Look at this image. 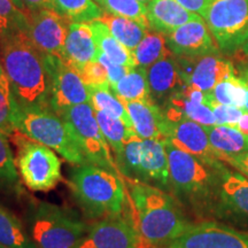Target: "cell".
I'll use <instances>...</instances> for the list:
<instances>
[{"instance_id":"6da1fadb","label":"cell","mask_w":248,"mask_h":248,"mask_svg":"<svg viewBox=\"0 0 248 248\" xmlns=\"http://www.w3.org/2000/svg\"><path fill=\"white\" fill-rule=\"evenodd\" d=\"M169 162L170 194L188 215L216 221L222 175L228 164H209L164 140Z\"/></svg>"},{"instance_id":"7a4b0ae2","label":"cell","mask_w":248,"mask_h":248,"mask_svg":"<svg viewBox=\"0 0 248 248\" xmlns=\"http://www.w3.org/2000/svg\"><path fill=\"white\" fill-rule=\"evenodd\" d=\"M0 55L17 106L51 108V79L44 55L23 31H15L0 42ZM52 109V108H51Z\"/></svg>"},{"instance_id":"3957f363","label":"cell","mask_w":248,"mask_h":248,"mask_svg":"<svg viewBox=\"0 0 248 248\" xmlns=\"http://www.w3.org/2000/svg\"><path fill=\"white\" fill-rule=\"evenodd\" d=\"M142 239L152 248H166L193 224L172 194L146 183L124 178Z\"/></svg>"},{"instance_id":"277c9868","label":"cell","mask_w":248,"mask_h":248,"mask_svg":"<svg viewBox=\"0 0 248 248\" xmlns=\"http://www.w3.org/2000/svg\"><path fill=\"white\" fill-rule=\"evenodd\" d=\"M69 186L76 202L90 221L123 213L131 206L122 176L92 163L74 167L69 175Z\"/></svg>"},{"instance_id":"5b68a950","label":"cell","mask_w":248,"mask_h":248,"mask_svg":"<svg viewBox=\"0 0 248 248\" xmlns=\"http://www.w3.org/2000/svg\"><path fill=\"white\" fill-rule=\"evenodd\" d=\"M23 224L37 248H76L89 225L73 210L30 199Z\"/></svg>"},{"instance_id":"8992f818","label":"cell","mask_w":248,"mask_h":248,"mask_svg":"<svg viewBox=\"0 0 248 248\" xmlns=\"http://www.w3.org/2000/svg\"><path fill=\"white\" fill-rule=\"evenodd\" d=\"M115 161L123 178L170 192L169 162L164 140L142 139L135 133L115 155Z\"/></svg>"},{"instance_id":"52a82bcc","label":"cell","mask_w":248,"mask_h":248,"mask_svg":"<svg viewBox=\"0 0 248 248\" xmlns=\"http://www.w3.org/2000/svg\"><path fill=\"white\" fill-rule=\"evenodd\" d=\"M15 123L17 130L57 152L74 166L86 162L69 126L51 108L32 109L17 106Z\"/></svg>"},{"instance_id":"ba28073f","label":"cell","mask_w":248,"mask_h":248,"mask_svg":"<svg viewBox=\"0 0 248 248\" xmlns=\"http://www.w3.org/2000/svg\"><path fill=\"white\" fill-rule=\"evenodd\" d=\"M16 148V167L21 181L32 192L51 191L61 181V161L53 150L33 140L20 130L9 136Z\"/></svg>"},{"instance_id":"9c48e42d","label":"cell","mask_w":248,"mask_h":248,"mask_svg":"<svg viewBox=\"0 0 248 248\" xmlns=\"http://www.w3.org/2000/svg\"><path fill=\"white\" fill-rule=\"evenodd\" d=\"M73 132L86 162L121 175L111 148L99 126L90 102L66 108L59 114ZM122 176V175H121Z\"/></svg>"},{"instance_id":"30bf717a","label":"cell","mask_w":248,"mask_h":248,"mask_svg":"<svg viewBox=\"0 0 248 248\" xmlns=\"http://www.w3.org/2000/svg\"><path fill=\"white\" fill-rule=\"evenodd\" d=\"M204 21L219 51L234 53L248 40V0H213Z\"/></svg>"},{"instance_id":"8fae6325","label":"cell","mask_w":248,"mask_h":248,"mask_svg":"<svg viewBox=\"0 0 248 248\" xmlns=\"http://www.w3.org/2000/svg\"><path fill=\"white\" fill-rule=\"evenodd\" d=\"M76 248H152L142 239L136 224L132 202L123 213L93 222Z\"/></svg>"},{"instance_id":"7c38bea8","label":"cell","mask_w":248,"mask_h":248,"mask_svg":"<svg viewBox=\"0 0 248 248\" xmlns=\"http://www.w3.org/2000/svg\"><path fill=\"white\" fill-rule=\"evenodd\" d=\"M26 35L43 55H53L63 60L64 44L70 24L69 18L55 9L27 11Z\"/></svg>"},{"instance_id":"4fadbf2b","label":"cell","mask_w":248,"mask_h":248,"mask_svg":"<svg viewBox=\"0 0 248 248\" xmlns=\"http://www.w3.org/2000/svg\"><path fill=\"white\" fill-rule=\"evenodd\" d=\"M44 62L51 79V108L55 113L90 102L88 86L75 68L53 55H44Z\"/></svg>"},{"instance_id":"5bb4252c","label":"cell","mask_w":248,"mask_h":248,"mask_svg":"<svg viewBox=\"0 0 248 248\" xmlns=\"http://www.w3.org/2000/svg\"><path fill=\"white\" fill-rule=\"evenodd\" d=\"M166 248H248V232L218 221H199Z\"/></svg>"},{"instance_id":"9a60e30c","label":"cell","mask_w":248,"mask_h":248,"mask_svg":"<svg viewBox=\"0 0 248 248\" xmlns=\"http://www.w3.org/2000/svg\"><path fill=\"white\" fill-rule=\"evenodd\" d=\"M162 135L163 140L170 142L186 153L194 155L203 162L209 164L223 162L210 145L206 128L199 123L185 117L176 120H168L164 117Z\"/></svg>"},{"instance_id":"2e32d148","label":"cell","mask_w":248,"mask_h":248,"mask_svg":"<svg viewBox=\"0 0 248 248\" xmlns=\"http://www.w3.org/2000/svg\"><path fill=\"white\" fill-rule=\"evenodd\" d=\"M176 59L185 84L206 93L212 91L217 83L235 74L233 63L219 53Z\"/></svg>"},{"instance_id":"e0dca14e","label":"cell","mask_w":248,"mask_h":248,"mask_svg":"<svg viewBox=\"0 0 248 248\" xmlns=\"http://www.w3.org/2000/svg\"><path fill=\"white\" fill-rule=\"evenodd\" d=\"M167 46L176 57L198 58L221 53L202 17L183 24L166 36Z\"/></svg>"},{"instance_id":"ac0fdd59","label":"cell","mask_w":248,"mask_h":248,"mask_svg":"<svg viewBox=\"0 0 248 248\" xmlns=\"http://www.w3.org/2000/svg\"><path fill=\"white\" fill-rule=\"evenodd\" d=\"M216 221L248 225V178L228 167L222 175Z\"/></svg>"},{"instance_id":"d6986e66","label":"cell","mask_w":248,"mask_h":248,"mask_svg":"<svg viewBox=\"0 0 248 248\" xmlns=\"http://www.w3.org/2000/svg\"><path fill=\"white\" fill-rule=\"evenodd\" d=\"M152 101L162 108L175 93L186 85L177 59L170 53L146 69Z\"/></svg>"},{"instance_id":"ffe728a7","label":"cell","mask_w":248,"mask_h":248,"mask_svg":"<svg viewBox=\"0 0 248 248\" xmlns=\"http://www.w3.org/2000/svg\"><path fill=\"white\" fill-rule=\"evenodd\" d=\"M201 18L200 15L183 7L176 0H151L147 5L150 30L167 36L183 24Z\"/></svg>"},{"instance_id":"44dd1931","label":"cell","mask_w":248,"mask_h":248,"mask_svg":"<svg viewBox=\"0 0 248 248\" xmlns=\"http://www.w3.org/2000/svg\"><path fill=\"white\" fill-rule=\"evenodd\" d=\"M97 53L98 48L90 23H71L64 44L63 61L79 71L85 64L97 61Z\"/></svg>"},{"instance_id":"7402d4cb","label":"cell","mask_w":248,"mask_h":248,"mask_svg":"<svg viewBox=\"0 0 248 248\" xmlns=\"http://www.w3.org/2000/svg\"><path fill=\"white\" fill-rule=\"evenodd\" d=\"M132 129L142 139H161L163 140L162 125L164 115L161 108L152 100L124 102Z\"/></svg>"},{"instance_id":"603a6c76","label":"cell","mask_w":248,"mask_h":248,"mask_svg":"<svg viewBox=\"0 0 248 248\" xmlns=\"http://www.w3.org/2000/svg\"><path fill=\"white\" fill-rule=\"evenodd\" d=\"M213 150L221 160L223 156H234L248 151V137L235 126L216 125L204 126Z\"/></svg>"},{"instance_id":"cb8c5ba5","label":"cell","mask_w":248,"mask_h":248,"mask_svg":"<svg viewBox=\"0 0 248 248\" xmlns=\"http://www.w3.org/2000/svg\"><path fill=\"white\" fill-rule=\"evenodd\" d=\"M22 184L9 138L0 132V194L23 197L26 192Z\"/></svg>"},{"instance_id":"d4e9b609","label":"cell","mask_w":248,"mask_h":248,"mask_svg":"<svg viewBox=\"0 0 248 248\" xmlns=\"http://www.w3.org/2000/svg\"><path fill=\"white\" fill-rule=\"evenodd\" d=\"M90 26H91L95 45L99 51L106 54L110 60L116 63L130 68L136 67L132 52L111 35L106 24L100 20H95L90 22Z\"/></svg>"},{"instance_id":"484cf974","label":"cell","mask_w":248,"mask_h":248,"mask_svg":"<svg viewBox=\"0 0 248 248\" xmlns=\"http://www.w3.org/2000/svg\"><path fill=\"white\" fill-rule=\"evenodd\" d=\"M99 20L106 24L111 35L131 52L137 47L139 43L150 31L148 28L144 27L137 21L110 14L108 12H104Z\"/></svg>"},{"instance_id":"4316f807","label":"cell","mask_w":248,"mask_h":248,"mask_svg":"<svg viewBox=\"0 0 248 248\" xmlns=\"http://www.w3.org/2000/svg\"><path fill=\"white\" fill-rule=\"evenodd\" d=\"M111 90L123 102L152 100L146 69L140 67L131 68Z\"/></svg>"},{"instance_id":"83f0119b","label":"cell","mask_w":248,"mask_h":248,"mask_svg":"<svg viewBox=\"0 0 248 248\" xmlns=\"http://www.w3.org/2000/svg\"><path fill=\"white\" fill-rule=\"evenodd\" d=\"M0 246L7 248H37L23 222L0 206Z\"/></svg>"},{"instance_id":"f1b7e54d","label":"cell","mask_w":248,"mask_h":248,"mask_svg":"<svg viewBox=\"0 0 248 248\" xmlns=\"http://www.w3.org/2000/svg\"><path fill=\"white\" fill-rule=\"evenodd\" d=\"M171 53L167 46L166 36L156 31L150 30L137 47L132 51L136 67L147 69L155 62Z\"/></svg>"},{"instance_id":"f546056e","label":"cell","mask_w":248,"mask_h":248,"mask_svg":"<svg viewBox=\"0 0 248 248\" xmlns=\"http://www.w3.org/2000/svg\"><path fill=\"white\" fill-rule=\"evenodd\" d=\"M90 92V104L94 110H101L111 116L119 117L126 125L132 128L125 105L117 97L110 86L108 88H98V86H88Z\"/></svg>"},{"instance_id":"4dcf8cb0","label":"cell","mask_w":248,"mask_h":248,"mask_svg":"<svg viewBox=\"0 0 248 248\" xmlns=\"http://www.w3.org/2000/svg\"><path fill=\"white\" fill-rule=\"evenodd\" d=\"M94 111L102 135L105 136L114 154H119L122 151L126 140L132 135H135V131L129 125H126L122 120H120L119 117L111 116L101 110Z\"/></svg>"},{"instance_id":"1f68e13d","label":"cell","mask_w":248,"mask_h":248,"mask_svg":"<svg viewBox=\"0 0 248 248\" xmlns=\"http://www.w3.org/2000/svg\"><path fill=\"white\" fill-rule=\"evenodd\" d=\"M54 7L71 22L90 23L104 14V9L95 0H54Z\"/></svg>"},{"instance_id":"d6a6232c","label":"cell","mask_w":248,"mask_h":248,"mask_svg":"<svg viewBox=\"0 0 248 248\" xmlns=\"http://www.w3.org/2000/svg\"><path fill=\"white\" fill-rule=\"evenodd\" d=\"M207 93L213 100L219 102V104L231 105V106L243 108L245 110L246 90H245L243 80L235 74L217 83L215 88Z\"/></svg>"},{"instance_id":"836d02e7","label":"cell","mask_w":248,"mask_h":248,"mask_svg":"<svg viewBox=\"0 0 248 248\" xmlns=\"http://www.w3.org/2000/svg\"><path fill=\"white\" fill-rule=\"evenodd\" d=\"M95 2L105 12L131 18L150 29L147 20V5L138 0H95Z\"/></svg>"},{"instance_id":"e575fe53","label":"cell","mask_w":248,"mask_h":248,"mask_svg":"<svg viewBox=\"0 0 248 248\" xmlns=\"http://www.w3.org/2000/svg\"><path fill=\"white\" fill-rule=\"evenodd\" d=\"M28 15L13 0H0V42L15 31L26 32Z\"/></svg>"},{"instance_id":"d590c367","label":"cell","mask_w":248,"mask_h":248,"mask_svg":"<svg viewBox=\"0 0 248 248\" xmlns=\"http://www.w3.org/2000/svg\"><path fill=\"white\" fill-rule=\"evenodd\" d=\"M16 110L17 104L15 101L12 90L0 86V132L5 133L7 137L16 129Z\"/></svg>"},{"instance_id":"8d00e7d4","label":"cell","mask_w":248,"mask_h":248,"mask_svg":"<svg viewBox=\"0 0 248 248\" xmlns=\"http://www.w3.org/2000/svg\"><path fill=\"white\" fill-rule=\"evenodd\" d=\"M207 97H208V105L212 108L214 116H215L216 124L231 126L237 125L238 121H239L245 111L243 108L231 106V105L219 104V102L213 100L209 97L208 93H207Z\"/></svg>"},{"instance_id":"74e56055","label":"cell","mask_w":248,"mask_h":248,"mask_svg":"<svg viewBox=\"0 0 248 248\" xmlns=\"http://www.w3.org/2000/svg\"><path fill=\"white\" fill-rule=\"evenodd\" d=\"M78 73L82 79L84 80L86 86H98V88H108V86H110L107 71L100 62H90V63L85 64Z\"/></svg>"},{"instance_id":"f35d334b","label":"cell","mask_w":248,"mask_h":248,"mask_svg":"<svg viewBox=\"0 0 248 248\" xmlns=\"http://www.w3.org/2000/svg\"><path fill=\"white\" fill-rule=\"evenodd\" d=\"M97 61L100 62L107 71L110 89H113L114 86L117 84V82H119L121 78H123V77L129 73V70L131 69L130 67L122 66V64H119L116 63V62H114L113 60H110L106 54L102 53V52L99 51V49L97 53Z\"/></svg>"},{"instance_id":"ab89813d","label":"cell","mask_w":248,"mask_h":248,"mask_svg":"<svg viewBox=\"0 0 248 248\" xmlns=\"http://www.w3.org/2000/svg\"><path fill=\"white\" fill-rule=\"evenodd\" d=\"M221 161L248 178V151L234 156H223Z\"/></svg>"},{"instance_id":"60d3db41","label":"cell","mask_w":248,"mask_h":248,"mask_svg":"<svg viewBox=\"0 0 248 248\" xmlns=\"http://www.w3.org/2000/svg\"><path fill=\"white\" fill-rule=\"evenodd\" d=\"M17 7L27 11H38V9H55L54 0H13Z\"/></svg>"},{"instance_id":"b9f144b4","label":"cell","mask_w":248,"mask_h":248,"mask_svg":"<svg viewBox=\"0 0 248 248\" xmlns=\"http://www.w3.org/2000/svg\"><path fill=\"white\" fill-rule=\"evenodd\" d=\"M176 1L181 4L184 8L188 9L190 12L200 15L204 20L207 9H208L209 5L212 4L213 0H176Z\"/></svg>"},{"instance_id":"7bdbcfd3","label":"cell","mask_w":248,"mask_h":248,"mask_svg":"<svg viewBox=\"0 0 248 248\" xmlns=\"http://www.w3.org/2000/svg\"><path fill=\"white\" fill-rule=\"evenodd\" d=\"M238 76L243 80L245 90H246V104H245V111H248V63L240 62L238 63Z\"/></svg>"},{"instance_id":"ee69618b","label":"cell","mask_w":248,"mask_h":248,"mask_svg":"<svg viewBox=\"0 0 248 248\" xmlns=\"http://www.w3.org/2000/svg\"><path fill=\"white\" fill-rule=\"evenodd\" d=\"M235 128L248 137V111H244V114L241 115L239 121H238Z\"/></svg>"},{"instance_id":"f6af8a7d","label":"cell","mask_w":248,"mask_h":248,"mask_svg":"<svg viewBox=\"0 0 248 248\" xmlns=\"http://www.w3.org/2000/svg\"><path fill=\"white\" fill-rule=\"evenodd\" d=\"M0 86H1V88H4V89L12 90L11 84H9L8 77H7V75H6V71L4 69V66H2V63H0Z\"/></svg>"},{"instance_id":"bcb514c9","label":"cell","mask_w":248,"mask_h":248,"mask_svg":"<svg viewBox=\"0 0 248 248\" xmlns=\"http://www.w3.org/2000/svg\"><path fill=\"white\" fill-rule=\"evenodd\" d=\"M243 51H244L245 55H246V57L248 58V40H247L246 44H245V45L243 46Z\"/></svg>"},{"instance_id":"7dc6e473","label":"cell","mask_w":248,"mask_h":248,"mask_svg":"<svg viewBox=\"0 0 248 248\" xmlns=\"http://www.w3.org/2000/svg\"><path fill=\"white\" fill-rule=\"evenodd\" d=\"M138 1H140V2H142V4H145V5H148L151 2V0H138Z\"/></svg>"},{"instance_id":"c3c4849f","label":"cell","mask_w":248,"mask_h":248,"mask_svg":"<svg viewBox=\"0 0 248 248\" xmlns=\"http://www.w3.org/2000/svg\"><path fill=\"white\" fill-rule=\"evenodd\" d=\"M0 248H7V247H2V246H0Z\"/></svg>"}]
</instances>
